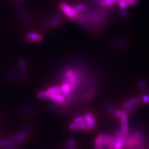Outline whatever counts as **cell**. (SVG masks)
Segmentation results:
<instances>
[{
	"instance_id": "6da1fadb",
	"label": "cell",
	"mask_w": 149,
	"mask_h": 149,
	"mask_svg": "<svg viewBox=\"0 0 149 149\" xmlns=\"http://www.w3.org/2000/svg\"><path fill=\"white\" fill-rule=\"evenodd\" d=\"M144 145L143 134L139 130L125 136V147L127 149H143Z\"/></svg>"
},
{
	"instance_id": "7a4b0ae2",
	"label": "cell",
	"mask_w": 149,
	"mask_h": 149,
	"mask_svg": "<svg viewBox=\"0 0 149 149\" xmlns=\"http://www.w3.org/2000/svg\"><path fill=\"white\" fill-rule=\"evenodd\" d=\"M58 6L65 16L67 17L70 20L74 21L77 16L78 13L74 11L70 4H68L65 1H61L59 3Z\"/></svg>"
},
{
	"instance_id": "3957f363",
	"label": "cell",
	"mask_w": 149,
	"mask_h": 149,
	"mask_svg": "<svg viewBox=\"0 0 149 149\" xmlns=\"http://www.w3.org/2000/svg\"><path fill=\"white\" fill-rule=\"evenodd\" d=\"M32 130V128L30 125H27L24 129H23L22 131L19 133L16 136H14L11 137H10V141L11 142H17L20 143L24 141L26 137L31 133Z\"/></svg>"
},
{
	"instance_id": "277c9868",
	"label": "cell",
	"mask_w": 149,
	"mask_h": 149,
	"mask_svg": "<svg viewBox=\"0 0 149 149\" xmlns=\"http://www.w3.org/2000/svg\"><path fill=\"white\" fill-rule=\"evenodd\" d=\"M24 39L29 42H39L42 40L43 37L39 32L34 31H29L25 34Z\"/></svg>"
},
{
	"instance_id": "5b68a950",
	"label": "cell",
	"mask_w": 149,
	"mask_h": 149,
	"mask_svg": "<svg viewBox=\"0 0 149 149\" xmlns=\"http://www.w3.org/2000/svg\"><path fill=\"white\" fill-rule=\"evenodd\" d=\"M103 143V146L107 149H114V137L106 134H100L98 136Z\"/></svg>"
},
{
	"instance_id": "8992f818",
	"label": "cell",
	"mask_w": 149,
	"mask_h": 149,
	"mask_svg": "<svg viewBox=\"0 0 149 149\" xmlns=\"http://www.w3.org/2000/svg\"><path fill=\"white\" fill-rule=\"evenodd\" d=\"M16 10L18 16H19L21 20L26 24H28L31 21V18L27 13V11L25 9L24 7L20 4H18L16 7Z\"/></svg>"
},
{
	"instance_id": "52a82bcc",
	"label": "cell",
	"mask_w": 149,
	"mask_h": 149,
	"mask_svg": "<svg viewBox=\"0 0 149 149\" xmlns=\"http://www.w3.org/2000/svg\"><path fill=\"white\" fill-rule=\"evenodd\" d=\"M65 15L63 13H58L55 14L54 16L50 17V25L49 28L51 29H55L57 27L61 22L63 19V16Z\"/></svg>"
},
{
	"instance_id": "ba28073f",
	"label": "cell",
	"mask_w": 149,
	"mask_h": 149,
	"mask_svg": "<svg viewBox=\"0 0 149 149\" xmlns=\"http://www.w3.org/2000/svg\"><path fill=\"white\" fill-rule=\"evenodd\" d=\"M125 136L119 131L114 137V149H123L125 148Z\"/></svg>"
},
{
	"instance_id": "9c48e42d",
	"label": "cell",
	"mask_w": 149,
	"mask_h": 149,
	"mask_svg": "<svg viewBox=\"0 0 149 149\" xmlns=\"http://www.w3.org/2000/svg\"><path fill=\"white\" fill-rule=\"evenodd\" d=\"M18 68L19 71L21 76L22 78H26L27 77V66L26 60L24 58H20L18 61Z\"/></svg>"
},
{
	"instance_id": "30bf717a",
	"label": "cell",
	"mask_w": 149,
	"mask_h": 149,
	"mask_svg": "<svg viewBox=\"0 0 149 149\" xmlns=\"http://www.w3.org/2000/svg\"><path fill=\"white\" fill-rule=\"evenodd\" d=\"M61 87H62V94L65 96V98H67L68 100H71L72 97V96L71 94L72 88L70 86L69 83L66 81H63Z\"/></svg>"
},
{
	"instance_id": "8fae6325",
	"label": "cell",
	"mask_w": 149,
	"mask_h": 149,
	"mask_svg": "<svg viewBox=\"0 0 149 149\" xmlns=\"http://www.w3.org/2000/svg\"><path fill=\"white\" fill-rule=\"evenodd\" d=\"M85 117L86 118V123L90 125V128L91 129H95L96 128V123L93 115L91 113H88L85 114Z\"/></svg>"
},
{
	"instance_id": "7c38bea8",
	"label": "cell",
	"mask_w": 149,
	"mask_h": 149,
	"mask_svg": "<svg viewBox=\"0 0 149 149\" xmlns=\"http://www.w3.org/2000/svg\"><path fill=\"white\" fill-rule=\"evenodd\" d=\"M49 98H50L51 100L54 101L59 102V103H63V102H64V101H65V97L61 93L50 94Z\"/></svg>"
},
{
	"instance_id": "4fadbf2b",
	"label": "cell",
	"mask_w": 149,
	"mask_h": 149,
	"mask_svg": "<svg viewBox=\"0 0 149 149\" xmlns=\"http://www.w3.org/2000/svg\"><path fill=\"white\" fill-rule=\"evenodd\" d=\"M141 101V99L138 97H133V98L130 99L125 102H124L123 104V108H125V107H127L129 106H132V105H136L138 104L139 102Z\"/></svg>"
},
{
	"instance_id": "5bb4252c",
	"label": "cell",
	"mask_w": 149,
	"mask_h": 149,
	"mask_svg": "<svg viewBox=\"0 0 149 149\" xmlns=\"http://www.w3.org/2000/svg\"><path fill=\"white\" fill-rule=\"evenodd\" d=\"M71 6H72L73 9L74 10V11L77 13H79L83 11L86 7L85 4H83V3L71 4Z\"/></svg>"
},
{
	"instance_id": "9a60e30c",
	"label": "cell",
	"mask_w": 149,
	"mask_h": 149,
	"mask_svg": "<svg viewBox=\"0 0 149 149\" xmlns=\"http://www.w3.org/2000/svg\"><path fill=\"white\" fill-rule=\"evenodd\" d=\"M47 91L50 94H54V93H60L62 92V87L60 86H53L49 87Z\"/></svg>"
},
{
	"instance_id": "2e32d148",
	"label": "cell",
	"mask_w": 149,
	"mask_h": 149,
	"mask_svg": "<svg viewBox=\"0 0 149 149\" xmlns=\"http://www.w3.org/2000/svg\"><path fill=\"white\" fill-rule=\"evenodd\" d=\"M119 132L123 135H124V136H126V135H127L129 132L128 123L120 124V128Z\"/></svg>"
},
{
	"instance_id": "e0dca14e",
	"label": "cell",
	"mask_w": 149,
	"mask_h": 149,
	"mask_svg": "<svg viewBox=\"0 0 149 149\" xmlns=\"http://www.w3.org/2000/svg\"><path fill=\"white\" fill-rule=\"evenodd\" d=\"M50 95L48 91H40L37 93V96L40 99H48L50 97Z\"/></svg>"
},
{
	"instance_id": "ac0fdd59",
	"label": "cell",
	"mask_w": 149,
	"mask_h": 149,
	"mask_svg": "<svg viewBox=\"0 0 149 149\" xmlns=\"http://www.w3.org/2000/svg\"><path fill=\"white\" fill-rule=\"evenodd\" d=\"M39 25L42 27H49L50 17H44L39 21Z\"/></svg>"
},
{
	"instance_id": "d6986e66",
	"label": "cell",
	"mask_w": 149,
	"mask_h": 149,
	"mask_svg": "<svg viewBox=\"0 0 149 149\" xmlns=\"http://www.w3.org/2000/svg\"><path fill=\"white\" fill-rule=\"evenodd\" d=\"M103 143L100 137H97L95 140V149H103Z\"/></svg>"
},
{
	"instance_id": "ffe728a7",
	"label": "cell",
	"mask_w": 149,
	"mask_h": 149,
	"mask_svg": "<svg viewBox=\"0 0 149 149\" xmlns=\"http://www.w3.org/2000/svg\"><path fill=\"white\" fill-rule=\"evenodd\" d=\"M76 142L74 141V139L73 138H70L68 140L66 145V148L67 149H74V147H75Z\"/></svg>"
},
{
	"instance_id": "44dd1931",
	"label": "cell",
	"mask_w": 149,
	"mask_h": 149,
	"mask_svg": "<svg viewBox=\"0 0 149 149\" xmlns=\"http://www.w3.org/2000/svg\"><path fill=\"white\" fill-rule=\"evenodd\" d=\"M74 123H78V124H81L84 123H86V118L85 116H78V117H77L74 119L73 120Z\"/></svg>"
},
{
	"instance_id": "7402d4cb",
	"label": "cell",
	"mask_w": 149,
	"mask_h": 149,
	"mask_svg": "<svg viewBox=\"0 0 149 149\" xmlns=\"http://www.w3.org/2000/svg\"><path fill=\"white\" fill-rule=\"evenodd\" d=\"M19 146L17 142H10L5 147L6 149H17Z\"/></svg>"
},
{
	"instance_id": "603a6c76",
	"label": "cell",
	"mask_w": 149,
	"mask_h": 149,
	"mask_svg": "<svg viewBox=\"0 0 149 149\" xmlns=\"http://www.w3.org/2000/svg\"><path fill=\"white\" fill-rule=\"evenodd\" d=\"M6 76L10 79H13V80H16V79H17V77L16 75V74L15 73V72H13L12 70H8L6 73Z\"/></svg>"
},
{
	"instance_id": "cb8c5ba5",
	"label": "cell",
	"mask_w": 149,
	"mask_h": 149,
	"mask_svg": "<svg viewBox=\"0 0 149 149\" xmlns=\"http://www.w3.org/2000/svg\"><path fill=\"white\" fill-rule=\"evenodd\" d=\"M11 142L10 141V139L9 138H6V139H4L0 141V148H3V147H5L8 144Z\"/></svg>"
},
{
	"instance_id": "d4e9b609",
	"label": "cell",
	"mask_w": 149,
	"mask_h": 149,
	"mask_svg": "<svg viewBox=\"0 0 149 149\" xmlns=\"http://www.w3.org/2000/svg\"><path fill=\"white\" fill-rule=\"evenodd\" d=\"M69 128L71 130H80V124H78L75 123H71L69 125Z\"/></svg>"
},
{
	"instance_id": "484cf974",
	"label": "cell",
	"mask_w": 149,
	"mask_h": 149,
	"mask_svg": "<svg viewBox=\"0 0 149 149\" xmlns=\"http://www.w3.org/2000/svg\"><path fill=\"white\" fill-rule=\"evenodd\" d=\"M124 109L125 113H126L127 114L130 113H132L133 111H135V109H136V106H135V105L129 106L125 107V108H124Z\"/></svg>"
},
{
	"instance_id": "4316f807",
	"label": "cell",
	"mask_w": 149,
	"mask_h": 149,
	"mask_svg": "<svg viewBox=\"0 0 149 149\" xmlns=\"http://www.w3.org/2000/svg\"><path fill=\"white\" fill-rule=\"evenodd\" d=\"M125 114H127L125 113L124 109H120V110H116L113 115H114L116 118H120L121 116H123Z\"/></svg>"
},
{
	"instance_id": "83f0119b",
	"label": "cell",
	"mask_w": 149,
	"mask_h": 149,
	"mask_svg": "<svg viewBox=\"0 0 149 149\" xmlns=\"http://www.w3.org/2000/svg\"><path fill=\"white\" fill-rule=\"evenodd\" d=\"M106 109H108V111H109V112L110 113H111V114H114V113H115L116 112V111L117 110L113 106V105H111V104H107L106 105Z\"/></svg>"
},
{
	"instance_id": "f1b7e54d",
	"label": "cell",
	"mask_w": 149,
	"mask_h": 149,
	"mask_svg": "<svg viewBox=\"0 0 149 149\" xmlns=\"http://www.w3.org/2000/svg\"><path fill=\"white\" fill-rule=\"evenodd\" d=\"M90 125H88L86 123H84L80 124V130H89L90 129Z\"/></svg>"
},
{
	"instance_id": "f546056e",
	"label": "cell",
	"mask_w": 149,
	"mask_h": 149,
	"mask_svg": "<svg viewBox=\"0 0 149 149\" xmlns=\"http://www.w3.org/2000/svg\"><path fill=\"white\" fill-rule=\"evenodd\" d=\"M139 85L140 87L142 88H146L148 86L147 83L146 81H144L143 80H139Z\"/></svg>"
},
{
	"instance_id": "4dcf8cb0",
	"label": "cell",
	"mask_w": 149,
	"mask_h": 149,
	"mask_svg": "<svg viewBox=\"0 0 149 149\" xmlns=\"http://www.w3.org/2000/svg\"><path fill=\"white\" fill-rule=\"evenodd\" d=\"M142 100L144 102V103L148 104L149 103V95H144L142 97Z\"/></svg>"
},
{
	"instance_id": "1f68e13d",
	"label": "cell",
	"mask_w": 149,
	"mask_h": 149,
	"mask_svg": "<svg viewBox=\"0 0 149 149\" xmlns=\"http://www.w3.org/2000/svg\"><path fill=\"white\" fill-rule=\"evenodd\" d=\"M16 1H17V0H16Z\"/></svg>"
}]
</instances>
